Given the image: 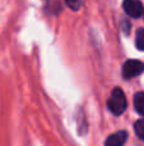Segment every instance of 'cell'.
Instances as JSON below:
<instances>
[{
	"mask_svg": "<svg viewBox=\"0 0 144 146\" xmlns=\"http://www.w3.org/2000/svg\"><path fill=\"white\" fill-rule=\"evenodd\" d=\"M126 105H128V101H126V96H125L124 91L117 87L114 88L109 101H107L109 109L115 115H121V114L126 110Z\"/></svg>",
	"mask_w": 144,
	"mask_h": 146,
	"instance_id": "1",
	"label": "cell"
},
{
	"mask_svg": "<svg viewBox=\"0 0 144 146\" xmlns=\"http://www.w3.org/2000/svg\"><path fill=\"white\" fill-rule=\"evenodd\" d=\"M143 72H144V63L140 60H137V59L126 60L125 64L122 66V76L126 80L137 77V76H139Z\"/></svg>",
	"mask_w": 144,
	"mask_h": 146,
	"instance_id": "2",
	"label": "cell"
},
{
	"mask_svg": "<svg viewBox=\"0 0 144 146\" xmlns=\"http://www.w3.org/2000/svg\"><path fill=\"white\" fill-rule=\"evenodd\" d=\"M122 7L125 13L132 18H139L144 13L143 4L140 3V0H124Z\"/></svg>",
	"mask_w": 144,
	"mask_h": 146,
	"instance_id": "3",
	"label": "cell"
},
{
	"mask_svg": "<svg viewBox=\"0 0 144 146\" xmlns=\"http://www.w3.org/2000/svg\"><path fill=\"white\" fill-rule=\"evenodd\" d=\"M126 137H128L126 131L115 132L111 136H109V139L105 142V146H124L125 141H126Z\"/></svg>",
	"mask_w": 144,
	"mask_h": 146,
	"instance_id": "4",
	"label": "cell"
},
{
	"mask_svg": "<svg viewBox=\"0 0 144 146\" xmlns=\"http://www.w3.org/2000/svg\"><path fill=\"white\" fill-rule=\"evenodd\" d=\"M134 106L135 110L144 117V92H138L134 96Z\"/></svg>",
	"mask_w": 144,
	"mask_h": 146,
	"instance_id": "5",
	"label": "cell"
},
{
	"mask_svg": "<svg viewBox=\"0 0 144 146\" xmlns=\"http://www.w3.org/2000/svg\"><path fill=\"white\" fill-rule=\"evenodd\" d=\"M135 45L139 50L144 51V28H139L135 35Z\"/></svg>",
	"mask_w": 144,
	"mask_h": 146,
	"instance_id": "6",
	"label": "cell"
},
{
	"mask_svg": "<svg viewBox=\"0 0 144 146\" xmlns=\"http://www.w3.org/2000/svg\"><path fill=\"white\" fill-rule=\"evenodd\" d=\"M134 128H135V133H137L142 140H144V118L135 122Z\"/></svg>",
	"mask_w": 144,
	"mask_h": 146,
	"instance_id": "7",
	"label": "cell"
},
{
	"mask_svg": "<svg viewBox=\"0 0 144 146\" xmlns=\"http://www.w3.org/2000/svg\"><path fill=\"white\" fill-rule=\"evenodd\" d=\"M65 3L71 10H79L83 4V0H65Z\"/></svg>",
	"mask_w": 144,
	"mask_h": 146,
	"instance_id": "8",
	"label": "cell"
},
{
	"mask_svg": "<svg viewBox=\"0 0 144 146\" xmlns=\"http://www.w3.org/2000/svg\"><path fill=\"white\" fill-rule=\"evenodd\" d=\"M143 15H144V13H143Z\"/></svg>",
	"mask_w": 144,
	"mask_h": 146,
	"instance_id": "9",
	"label": "cell"
}]
</instances>
